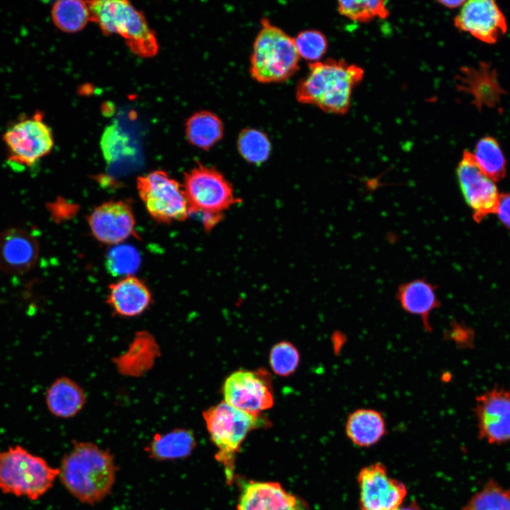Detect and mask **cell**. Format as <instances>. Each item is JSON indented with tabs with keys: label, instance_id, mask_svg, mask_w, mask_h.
<instances>
[{
	"label": "cell",
	"instance_id": "6da1fadb",
	"mask_svg": "<svg viewBox=\"0 0 510 510\" xmlns=\"http://www.w3.org/2000/svg\"><path fill=\"white\" fill-rule=\"evenodd\" d=\"M60 480L80 502L94 504L111 492L117 467L112 454L91 442L74 441L72 450L62 460Z\"/></svg>",
	"mask_w": 510,
	"mask_h": 510
},
{
	"label": "cell",
	"instance_id": "7a4b0ae2",
	"mask_svg": "<svg viewBox=\"0 0 510 510\" xmlns=\"http://www.w3.org/2000/svg\"><path fill=\"white\" fill-rule=\"evenodd\" d=\"M363 77L361 67L344 60L310 62L307 74L297 84L295 97L298 102L324 112L344 114L350 108L352 91Z\"/></svg>",
	"mask_w": 510,
	"mask_h": 510
},
{
	"label": "cell",
	"instance_id": "3957f363",
	"mask_svg": "<svg viewBox=\"0 0 510 510\" xmlns=\"http://www.w3.org/2000/svg\"><path fill=\"white\" fill-rule=\"evenodd\" d=\"M204 421L217 448L215 458L222 465L227 482L234 478V460L241 444L251 431L269 425L260 414H253L222 402L205 410Z\"/></svg>",
	"mask_w": 510,
	"mask_h": 510
},
{
	"label": "cell",
	"instance_id": "277c9868",
	"mask_svg": "<svg viewBox=\"0 0 510 510\" xmlns=\"http://www.w3.org/2000/svg\"><path fill=\"white\" fill-rule=\"evenodd\" d=\"M261 25L250 57V74L260 83L285 81L299 69L294 40L267 18L261 19Z\"/></svg>",
	"mask_w": 510,
	"mask_h": 510
},
{
	"label": "cell",
	"instance_id": "5b68a950",
	"mask_svg": "<svg viewBox=\"0 0 510 510\" xmlns=\"http://www.w3.org/2000/svg\"><path fill=\"white\" fill-rule=\"evenodd\" d=\"M91 20L96 22L106 35L117 34L136 55L151 57L158 52L154 31L143 14L125 0L87 1Z\"/></svg>",
	"mask_w": 510,
	"mask_h": 510
},
{
	"label": "cell",
	"instance_id": "8992f818",
	"mask_svg": "<svg viewBox=\"0 0 510 510\" xmlns=\"http://www.w3.org/2000/svg\"><path fill=\"white\" fill-rule=\"evenodd\" d=\"M59 474V468L21 446L0 452V489L4 493L37 499L52 487Z\"/></svg>",
	"mask_w": 510,
	"mask_h": 510
},
{
	"label": "cell",
	"instance_id": "52a82bcc",
	"mask_svg": "<svg viewBox=\"0 0 510 510\" xmlns=\"http://www.w3.org/2000/svg\"><path fill=\"white\" fill-rule=\"evenodd\" d=\"M137 189L147 212L156 221H183L189 215L183 187L166 171L156 170L139 176Z\"/></svg>",
	"mask_w": 510,
	"mask_h": 510
},
{
	"label": "cell",
	"instance_id": "ba28073f",
	"mask_svg": "<svg viewBox=\"0 0 510 510\" xmlns=\"http://www.w3.org/2000/svg\"><path fill=\"white\" fill-rule=\"evenodd\" d=\"M183 190L193 212L222 215V212L237 203L230 183L215 168L200 164L185 174Z\"/></svg>",
	"mask_w": 510,
	"mask_h": 510
},
{
	"label": "cell",
	"instance_id": "9c48e42d",
	"mask_svg": "<svg viewBox=\"0 0 510 510\" xmlns=\"http://www.w3.org/2000/svg\"><path fill=\"white\" fill-rule=\"evenodd\" d=\"M2 140L8 159L26 166L35 164L54 146L52 132L40 113L18 120L7 128Z\"/></svg>",
	"mask_w": 510,
	"mask_h": 510
},
{
	"label": "cell",
	"instance_id": "30bf717a",
	"mask_svg": "<svg viewBox=\"0 0 510 510\" xmlns=\"http://www.w3.org/2000/svg\"><path fill=\"white\" fill-rule=\"evenodd\" d=\"M225 402L253 414H260L274 402L270 374L264 369L239 370L230 374L222 385Z\"/></svg>",
	"mask_w": 510,
	"mask_h": 510
},
{
	"label": "cell",
	"instance_id": "8fae6325",
	"mask_svg": "<svg viewBox=\"0 0 510 510\" xmlns=\"http://www.w3.org/2000/svg\"><path fill=\"white\" fill-rule=\"evenodd\" d=\"M477 436L489 445L510 443V390L494 387L475 397Z\"/></svg>",
	"mask_w": 510,
	"mask_h": 510
},
{
	"label": "cell",
	"instance_id": "7c38bea8",
	"mask_svg": "<svg viewBox=\"0 0 510 510\" xmlns=\"http://www.w3.org/2000/svg\"><path fill=\"white\" fill-rule=\"evenodd\" d=\"M456 175L465 201L476 222L496 213L500 194L494 181L480 169L472 152H463Z\"/></svg>",
	"mask_w": 510,
	"mask_h": 510
},
{
	"label": "cell",
	"instance_id": "4fadbf2b",
	"mask_svg": "<svg viewBox=\"0 0 510 510\" xmlns=\"http://www.w3.org/2000/svg\"><path fill=\"white\" fill-rule=\"evenodd\" d=\"M357 482L361 510H397L407 494L406 486L390 477L386 466L380 462L363 467Z\"/></svg>",
	"mask_w": 510,
	"mask_h": 510
},
{
	"label": "cell",
	"instance_id": "5bb4252c",
	"mask_svg": "<svg viewBox=\"0 0 510 510\" xmlns=\"http://www.w3.org/2000/svg\"><path fill=\"white\" fill-rule=\"evenodd\" d=\"M87 220L94 237L103 244L117 245L135 233L132 210L123 200L103 203L91 211Z\"/></svg>",
	"mask_w": 510,
	"mask_h": 510
},
{
	"label": "cell",
	"instance_id": "9a60e30c",
	"mask_svg": "<svg viewBox=\"0 0 510 510\" xmlns=\"http://www.w3.org/2000/svg\"><path fill=\"white\" fill-rule=\"evenodd\" d=\"M454 23L460 30L487 43L496 42L507 28L502 11L489 0L465 1Z\"/></svg>",
	"mask_w": 510,
	"mask_h": 510
},
{
	"label": "cell",
	"instance_id": "2e32d148",
	"mask_svg": "<svg viewBox=\"0 0 510 510\" xmlns=\"http://www.w3.org/2000/svg\"><path fill=\"white\" fill-rule=\"evenodd\" d=\"M237 510H309L305 502L278 482L248 480L241 484Z\"/></svg>",
	"mask_w": 510,
	"mask_h": 510
},
{
	"label": "cell",
	"instance_id": "e0dca14e",
	"mask_svg": "<svg viewBox=\"0 0 510 510\" xmlns=\"http://www.w3.org/2000/svg\"><path fill=\"white\" fill-rule=\"evenodd\" d=\"M455 81L459 91L472 97V103L478 110L497 106L505 93L499 83L496 69L487 62H482L477 67H462Z\"/></svg>",
	"mask_w": 510,
	"mask_h": 510
},
{
	"label": "cell",
	"instance_id": "ac0fdd59",
	"mask_svg": "<svg viewBox=\"0 0 510 510\" xmlns=\"http://www.w3.org/2000/svg\"><path fill=\"white\" fill-rule=\"evenodd\" d=\"M39 254L36 239L20 228L0 233V269L10 274H23L35 265Z\"/></svg>",
	"mask_w": 510,
	"mask_h": 510
},
{
	"label": "cell",
	"instance_id": "d6986e66",
	"mask_svg": "<svg viewBox=\"0 0 510 510\" xmlns=\"http://www.w3.org/2000/svg\"><path fill=\"white\" fill-rule=\"evenodd\" d=\"M437 286L426 278H415L400 284L396 300L405 312L420 318L423 329L431 333V314L441 305Z\"/></svg>",
	"mask_w": 510,
	"mask_h": 510
},
{
	"label": "cell",
	"instance_id": "ffe728a7",
	"mask_svg": "<svg viewBox=\"0 0 510 510\" xmlns=\"http://www.w3.org/2000/svg\"><path fill=\"white\" fill-rule=\"evenodd\" d=\"M106 300L117 315L134 317L147 310L152 302V294L142 280L128 276L109 285Z\"/></svg>",
	"mask_w": 510,
	"mask_h": 510
},
{
	"label": "cell",
	"instance_id": "44dd1931",
	"mask_svg": "<svg viewBox=\"0 0 510 510\" xmlns=\"http://www.w3.org/2000/svg\"><path fill=\"white\" fill-rule=\"evenodd\" d=\"M159 353V344L153 335L147 331H140L125 351L113 358V363L123 375L141 377L153 368Z\"/></svg>",
	"mask_w": 510,
	"mask_h": 510
},
{
	"label": "cell",
	"instance_id": "7402d4cb",
	"mask_svg": "<svg viewBox=\"0 0 510 510\" xmlns=\"http://www.w3.org/2000/svg\"><path fill=\"white\" fill-rule=\"evenodd\" d=\"M345 432L348 438L359 447H370L378 443L387 433L383 414L372 408H358L347 416Z\"/></svg>",
	"mask_w": 510,
	"mask_h": 510
},
{
	"label": "cell",
	"instance_id": "603a6c76",
	"mask_svg": "<svg viewBox=\"0 0 510 510\" xmlns=\"http://www.w3.org/2000/svg\"><path fill=\"white\" fill-rule=\"evenodd\" d=\"M86 398L84 389L66 376L53 381L45 393V403L50 412L64 419L76 415L83 409Z\"/></svg>",
	"mask_w": 510,
	"mask_h": 510
},
{
	"label": "cell",
	"instance_id": "cb8c5ba5",
	"mask_svg": "<svg viewBox=\"0 0 510 510\" xmlns=\"http://www.w3.org/2000/svg\"><path fill=\"white\" fill-rule=\"evenodd\" d=\"M196 441L192 431L176 429L165 434L154 435L145 448L149 457L157 460H171L188 456Z\"/></svg>",
	"mask_w": 510,
	"mask_h": 510
},
{
	"label": "cell",
	"instance_id": "d4e9b609",
	"mask_svg": "<svg viewBox=\"0 0 510 510\" xmlns=\"http://www.w3.org/2000/svg\"><path fill=\"white\" fill-rule=\"evenodd\" d=\"M188 142L203 150L210 149L223 137L221 119L214 113L203 110L192 114L185 124Z\"/></svg>",
	"mask_w": 510,
	"mask_h": 510
},
{
	"label": "cell",
	"instance_id": "484cf974",
	"mask_svg": "<svg viewBox=\"0 0 510 510\" xmlns=\"http://www.w3.org/2000/svg\"><path fill=\"white\" fill-rule=\"evenodd\" d=\"M51 18L55 26L65 33H76L83 29L91 20L87 1L60 0L54 3Z\"/></svg>",
	"mask_w": 510,
	"mask_h": 510
},
{
	"label": "cell",
	"instance_id": "4316f807",
	"mask_svg": "<svg viewBox=\"0 0 510 510\" xmlns=\"http://www.w3.org/2000/svg\"><path fill=\"white\" fill-rule=\"evenodd\" d=\"M473 155L480 169L494 182L505 177L506 159L496 139L489 136L481 138Z\"/></svg>",
	"mask_w": 510,
	"mask_h": 510
},
{
	"label": "cell",
	"instance_id": "83f0119b",
	"mask_svg": "<svg viewBox=\"0 0 510 510\" xmlns=\"http://www.w3.org/2000/svg\"><path fill=\"white\" fill-rule=\"evenodd\" d=\"M461 510H510V489L489 478Z\"/></svg>",
	"mask_w": 510,
	"mask_h": 510
},
{
	"label": "cell",
	"instance_id": "f1b7e54d",
	"mask_svg": "<svg viewBox=\"0 0 510 510\" xmlns=\"http://www.w3.org/2000/svg\"><path fill=\"white\" fill-rule=\"evenodd\" d=\"M237 149L247 162L259 165L268 159L271 144L264 132L254 128H245L239 134Z\"/></svg>",
	"mask_w": 510,
	"mask_h": 510
},
{
	"label": "cell",
	"instance_id": "f546056e",
	"mask_svg": "<svg viewBox=\"0 0 510 510\" xmlns=\"http://www.w3.org/2000/svg\"><path fill=\"white\" fill-rule=\"evenodd\" d=\"M138 251L128 244H117L108 251L106 257V267L114 276H132L140 264Z\"/></svg>",
	"mask_w": 510,
	"mask_h": 510
},
{
	"label": "cell",
	"instance_id": "4dcf8cb0",
	"mask_svg": "<svg viewBox=\"0 0 510 510\" xmlns=\"http://www.w3.org/2000/svg\"><path fill=\"white\" fill-rule=\"evenodd\" d=\"M337 6L340 14L358 22L385 18L390 14L385 1H340Z\"/></svg>",
	"mask_w": 510,
	"mask_h": 510
},
{
	"label": "cell",
	"instance_id": "1f68e13d",
	"mask_svg": "<svg viewBox=\"0 0 510 510\" xmlns=\"http://www.w3.org/2000/svg\"><path fill=\"white\" fill-rule=\"evenodd\" d=\"M300 354L296 347L288 341L274 345L269 354V363L273 371L280 376H288L297 369Z\"/></svg>",
	"mask_w": 510,
	"mask_h": 510
},
{
	"label": "cell",
	"instance_id": "d6a6232c",
	"mask_svg": "<svg viewBox=\"0 0 510 510\" xmlns=\"http://www.w3.org/2000/svg\"><path fill=\"white\" fill-rule=\"evenodd\" d=\"M293 40L300 57L311 62H317L325 54L328 47L327 38L317 30L301 31Z\"/></svg>",
	"mask_w": 510,
	"mask_h": 510
},
{
	"label": "cell",
	"instance_id": "836d02e7",
	"mask_svg": "<svg viewBox=\"0 0 510 510\" xmlns=\"http://www.w3.org/2000/svg\"><path fill=\"white\" fill-rule=\"evenodd\" d=\"M101 149L106 159L113 162L122 156L130 154L128 137L116 125H111L104 130L101 141Z\"/></svg>",
	"mask_w": 510,
	"mask_h": 510
},
{
	"label": "cell",
	"instance_id": "e575fe53",
	"mask_svg": "<svg viewBox=\"0 0 510 510\" xmlns=\"http://www.w3.org/2000/svg\"><path fill=\"white\" fill-rule=\"evenodd\" d=\"M496 213L500 222L510 231V193L499 195Z\"/></svg>",
	"mask_w": 510,
	"mask_h": 510
},
{
	"label": "cell",
	"instance_id": "d590c367",
	"mask_svg": "<svg viewBox=\"0 0 510 510\" xmlns=\"http://www.w3.org/2000/svg\"><path fill=\"white\" fill-rule=\"evenodd\" d=\"M190 215H198L203 227L207 230L213 228L221 220L222 215L209 212H193Z\"/></svg>",
	"mask_w": 510,
	"mask_h": 510
},
{
	"label": "cell",
	"instance_id": "8d00e7d4",
	"mask_svg": "<svg viewBox=\"0 0 510 510\" xmlns=\"http://www.w3.org/2000/svg\"><path fill=\"white\" fill-rule=\"evenodd\" d=\"M438 2L447 8H455L464 4L465 1H438Z\"/></svg>",
	"mask_w": 510,
	"mask_h": 510
},
{
	"label": "cell",
	"instance_id": "74e56055",
	"mask_svg": "<svg viewBox=\"0 0 510 510\" xmlns=\"http://www.w3.org/2000/svg\"><path fill=\"white\" fill-rule=\"evenodd\" d=\"M397 510H422L420 506L415 501L411 502L409 505L401 506Z\"/></svg>",
	"mask_w": 510,
	"mask_h": 510
}]
</instances>
